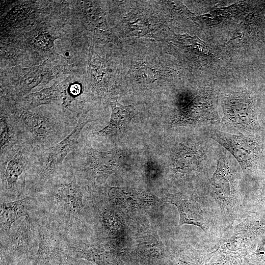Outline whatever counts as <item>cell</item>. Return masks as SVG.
<instances>
[{
	"instance_id": "ba28073f",
	"label": "cell",
	"mask_w": 265,
	"mask_h": 265,
	"mask_svg": "<svg viewBox=\"0 0 265 265\" xmlns=\"http://www.w3.org/2000/svg\"><path fill=\"white\" fill-rule=\"evenodd\" d=\"M253 219L248 216L239 223L231 225L213 248L244 261L259 229L258 224Z\"/></svg>"
},
{
	"instance_id": "7c38bea8",
	"label": "cell",
	"mask_w": 265,
	"mask_h": 265,
	"mask_svg": "<svg viewBox=\"0 0 265 265\" xmlns=\"http://www.w3.org/2000/svg\"><path fill=\"white\" fill-rule=\"evenodd\" d=\"M0 99V157L22 141L19 128L10 101L2 97Z\"/></svg>"
},
{
	"instance_id": "52a82bcc",
	"label": "cell",
	"mask_w": 265,
	"mask_h": 265,
	"mask_svg": "<svg viewBox=\"0 0 265 265\" xmlns=\"http://www.w3.org/2000/svg\"><path fill=\"white\" fill-rule=\"evenodd\" d=\"M71 77L38 92L31 93L18 103L30 110L43 105L55 104L67 110L79 119L86 110L83 102L75 98L70 90Z\"/></svg>"
},
{
	"instance_id": "603a6c76",
	"label": "cell",
	"mask_w": 265,
	"mask_h": 265,
	"mask_svg": "<svg viewBox=\"0 0 265 265\" xmlns=\"http://www.w3.org/2000/svg\"><path fill=\"white\" fill-rule=\"evenodd\" d=\"M130 19L127 20L126 28L127 29L126 32L128 34H131L133 35H140L147 34L148 31L147 29L146 25L144 20L140 16L136 15L134 16L132 15Z\"/></svg>"
},
{
	"instance_id": "277c9868",
	"label": "cell",
	"mask_w": 265,
	"mask_h": 265,
	"mask_svg": "<svg viewBox=\"0 0 265 265\" xmlns=\"http://www.w3.org/2000/svg\"><path fill=\"white\" fill-rule=\"evenodd\" d=\"M63 69L61 65L53 66L46 63L22 68L14 77L1 85V97L18 102L33 88L40 84H46L58 74L63 73Z\"/></svg>"
},
{
	"instance_id": "5b68a950",
	"label": "cell",
	"mask_w": 265,
	"mask_h": 265,
	"mask_svg": "<svg viewBox=\"0 0 265 265\" xmlns=\"http://www.w3.org/2000/svg\"><path fill=\"white\" fill-rule=\"evenodd\" d=\"M235 179L228 161L220 157L210 184L216 203L230 225L238 217L241 204Z\"/></svg>"
},
{
	"instance_id": "9c48e42d",
	"label": "cell",
	"mask_w": 265,
	"mask_h": 265,
	"mask_svg": "<svg viewBox=\"0 0 265 265\" xmlns=\"http://www.w3.org/2000/svg\"><path fill=\"white\" fill-rule=\"evenodd\" d=\"M210 134L235 156L245 172L255 166L262 150L258 138L253 135H237L219 131H212Z\"/></svg>"
},
{
	"instance_id": "8fae6325",
	"label": "cell",
	"mask_w": 265,
	"mask_h": 265,
	"mask_svg": "<svg viewBox=\"0 0 265 265\" xmlns=\"http://www.w3.org/2000/svg\"><path fill=\"white\" fill-rule=\"evenodd\" d=\"M170 203L177 207L179 214V226L186 224L197 226L207 233L209 228V220L204 204L196 198L177 196L171 198Z\"/></svg>"
},
{
	"instance_id": "d4e9b609",
	"label": "cell",
	"mask_w": 265,
	"mask_h": 265,
	"mask_svg": "<svg viewBox=\"0 0 265 265\" xmlns=\"http://www.w3.org/2000/svg\"></svg>"
},
{
	"instance_id": "2e32d148",
	"label": "cell",
	"mask_w": 265,
	"mask_h": 265,
	"mask_svg": "<svg viewBox=\"0 0 265 265\" xmlns=\"http://www.w3.org/2000/svg\"><path fill=\"white\" fill-rule=\"evenodd\" d=\"M33 199L29 197L0 204V231L8 238L12 225L19 218L28 215L29 204Z\"/></svg>"
},
{
	"instance_id": "8992f818",
	"label": "cell",
	"mask_w": 265,
	"mask_h": 265,
	"mask_svg": "<svg viewBox=\"0 0 265 265\" xmlns=\"http://www.w3.org/2000/svg\"><path fill=\"white\" fill-rule=\"evenodd\" d=\"M34 149L24 141L15 145L0 157L1 192L12 194L21 192L18 182L30 170Z\"/></svg>"
},
{
	"instance_id": "ac0fdd59",
	"label": "cell",
	"mask_w": 265,
	"mask_h": 265,
	"mask_svg": "<svg viewBox=\"0 0 265 265\" xmlns=\"http://www.w3.org/2000/svg\"><path fill=\"white\" fill-rule=\"evenodd\" d=\"M8 239L10 246L19 251L28 250L35 243L34 227L28 215L10 231Z\"/></svg>"
},
{
	"instance_id": "7a4b0ae2",
	"label": "cell",
	"mask_w": 265,
	"mask_h": 265,
	"mask_svg": "<svg viewBox=\"0 0 265 265\" xmlns=\"http://www.w3.org/2000/svg\"><path fill=\"white\" fill-rule=\"evenodd\" d=\"M92 121L88 111L84 112L73 131L63 139L52 147L34 150L29 173L33 188L37 189L54 178L66 157L78 146L84 127Z\"/></svg>"
},
{
	"instance_id": "44dd1931",
	"label": "cell",
	"mask_w": 265,
	"mask_h": 265,
	"mask_svg": "<svg viewBox=\"0 0 265 265\" xmlns=\"http://www.w3.org/2000/svg\"><path fill=\"white\" fill-rule=\"evenodd\" d=\"M179 158L176 169L181 173H187L196 168L200 159V154L192 150H186Z\"/></svg>"
},
{
	"instance_id": "3957f363",
	"label": "cell",
	"mask_w": 265,
	"mask_h": 265,
	"mask_svg": "<svg viewBox=\"0 0 265 265\" xmlns=\"http://www.w3.org/2000/svg\"><path fill=\"white\" fill-rule=\"evenodd\" d=\"M73 151L72 165L76 172L86 173L98 183H104L121 163L116 150L99 151L88 145Z\"/></svg>"
},
{
	"instance_id": "30bf717a",
	"label": "cell",
	"mask_w": 265,
	"mask_h": 265,
	"mask_svg": "<svg viewBox=\"0 0 265 265\" xmlns=\"http://www.w3.org/2000/svg\"><path fill=\"white\" fill-rule=\"evenodd\" d=\"M52 189L54 203L61 214L71 221H77L83 209V189L74 176L69 181L55 184Z\"/></svg>"
},
{
	"instance_id": "ffe728a7",
	"label": "cell",
	"mask_w": 265,
	"mask_h": 265,
	"mask_svg": "<svg viewBox=\"0 0 265 265\" xmlns=\"http://www.w3.org/2000/svg\"><path fill=\"white\" fill-rule=\"evenodd\" d=\"M33 33L29 39L30 45L42 51H53V42L56 37L45 29H37Z\"/></svg>"
},
{
	"instance_id": "e0dca14e",
	"label": "cell",
	"mask_w": 265,
	"mask_h": 265,
	"mask_svg": "<svg viewBox=\"0 0 265 265\" xmlns=\"http://www.w3.org/2000/svg\"><path fill=\"white\" fill-rule=\"evenodd\" d=\"M231 121L235 125L247 130L258 131L260 129L256 110L252 102H234L229 110Z\"/></svg>"
},
{
	"instance_id": "cb8c5ba5",
	"label": "cell",
	"mask_w": 265,
	"mask_h": 265,
	"mask_svg": "<svg viewBox=\"0 0 265 265\" xmlns=\"http://www.w3.org/2000/svg\"><path fill=\"white\" fill-rule=\"evenodd\" d=\"M262 197L263 199L265 200V185L264 186V188H263V191H262Z\"/></svg>"
},
{
	"instance_id": "4fadbf2b",
	"label": "cell",
	"mask_w": 265,
	"mask_h": 265,
	"mask_svg": "<svg viewBox=\"0 0 265 265\" xmlns=\"http://www.w3.org/2000/svg\"><path fill=\"white\" fill-rule=\"evenodd\" d=\"M212 103L207 97L197 96L180 109L172 119V127L211 121L214 119Z\"/></svg>"
},
{
	"instance_id": "6da1fadb",
	"label": "cell",
	"mask_w": 265,
	"mask_h": 265,
	"mask_svg": "<svg viewBox=\"0 0 265 265\" xmlns=\"http://www.w3.org/2000/svg\"><path fill=\"white\" fill-rule=\"evenodd\" d=\"M21 140L34 149L52 147L66 137L78 119L48 111H32L10 100Z\"/></svg>"
},
{
	"instance_id": "d6986e66",
	"label": "cell",
	"mask_w": 265,
	"mask_h": 265,
	"mask_svg": "<svg viewBox=\"0 0 265 265\" xmlns=\"http://www.w3.org/2000/svg\"><path fill=\"white\" fill-rule=\"evenodd\" d=\"M212 253V249L205 251L191 248L180 255L175 265H206Z\"/></svg>"
},
{
	"instance_id": "5bb4252c",
	"label": "cell",
	"mask_w": 265,
	"mask_h": 265,
	"mask_svg": "<svg viewBox=\"0 0 265 265\" xmlns=\"http://www.w3.org/2000/svg\"><path fill=\"white\" fill-rule=\"evenodd\" d=\"M109 76L105 60L97 54H92L87 72L86 86L88 91L100 96L108 94L113 87Z\"/></svg>"
},
{
	"instance_id": "7402d4cb",
	"label": "cell",
	"mask_w": 265,
	"mask_h": 265,
	"mask_svg": "<svg viewBox=\"0 0 265 265\" xmlns=\"http://www.w3.org/2000/svg\"><path fill=\"white\" fill-rule=\"evenodd\" d=\"M213 253L206 265H243V261L235 257L220 252L213 248Z\"/></svg>"
},
{
	"instance_id": "9a60e30c",
	"label": "cell",
	"mask_w": 265,
	"mask_h": 265,
	"mask_svg": "<svg viewBox=\"0 0 265 265\" xmlns=\"http://www.w3.org/2000/svg\"><path fill=\"white\" fill-rule=\"evenodd\" d=\"M110 104L111 107L110 120L105 128L92 134L95 138H108L124 131L137 113L132 105H123L117 101L110 102Z\"/></svg>"
}]
</instances>
